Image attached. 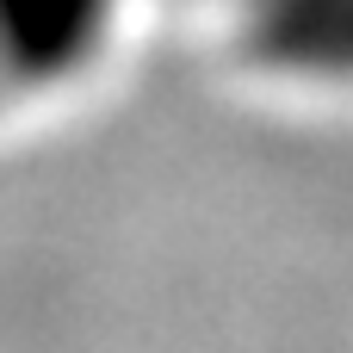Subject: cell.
I'll use <instances>...</instances> for the list:
<instances>
[{
    "label": "cell",
    "mask_w": 353,
    "mask_h": 353,
    "mask_svg": "<svg viewBox=\"0 0 353 353\" xmlns=\"http://www.w3.org/2000/svg\"><path fill=\"white\" fill-rule=\"evenodd\" d=\"M124 0H0V99L74 81L112 37Z\"/></svg>",
    "instance_id": "1"
}]
</instances>
